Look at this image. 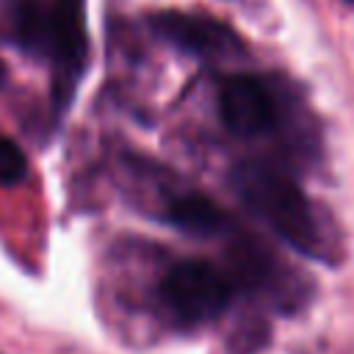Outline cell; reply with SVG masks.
<instances>
[{
    "label": "cell",
    "instance_id": "277c9868",
    "mask_svg": "<svg viewBox=\"0 0 354 354\" xmlns=\"http://www.w3.org/2000/svg\"><path fill=\"white\" fill-rule=\"evenodd\" d=\"M152 28L160 39L196 58H230L243 50L238 33L227 22L207 14L160 11L152 17Z\"/></svg>",
    "mask_w": 354,
    "mask_h": 354
},
{
    "label": "cell",
    "instance_id": "8992f818",
    "mask_svg": "<svg viewBox=\"0 0 354 354\" xmlns=\"http://www.w3.org/2000/svg\"><path fill=\"white\" fill-rule=\"evenodd\" d=\"M166 218L191 235H216L232 227L224 207L205 194H183L166 205Z\"/></svg>",
    "mask_w": 354,
    "mask_h": 354
},
{
    "label": "cell",
    "instance_id": "6da1fadb",
    "mask_svg": "<svg viewBox=\"0 0 354 354\" xmlns=\"http://www.w3.org/2000/svg\"><path fill=\"white\" fill-rule=\"evenodd\" d=\"M232 188L241 202L288 246L307 257H329V232L324 230L307 194L288 171L266 160H243L232 169Z\"/></svg>",
    "mask_w": 354,
    "mask_h": 354
},
{
    "label": "cell",
    "instance_id": "7a4b0ae2",
    "mask_svg": "<svg viewBox=\"0 0 354 354\" xmlns=\"http://www.w3.org/2000/svg\"><path fill=\"white\" fill-rule=\"evenodd\" d=\"M86 33L83 0H25L17 11V39L28 53L47 58L61 105L72 100L88 64Z\"/></svg>",
    "mask_w": 354,
    "mask_h": 354
},
{
    "label": "cell",
    "instance_id": "ba28073f",
    "mask_svg": "<svg viewBox=\"0 0 354 354\" xmlns=\"http://www.w3.org/2000/svg\"><path fill=\"white\" fill-rule=\"evenodd\" d=\"M3 72H6V69H3V64H0V83H3Z\"/></svg>",
    "mask_w": 354,
    "mask_h": 354
},
{
    "label": "cell",
    "instance_id": "5b68a950",
    "mask_svg": "<svg viewBox=\"0 0 354 354\" xmlns=\"http://www.w3.org/2000/svg\"><path fill=\"white\" fill-rule=\"evenodd\" d=\"M218 116L241 138H254L277 124V102L268 86L252 75H232L218 88Z\"/></svg>",
    "mask_w": 354,
    "mask_h": 354
},
{
    "label": "cell",
    "instance_id": "9c48e42d",
    "mask_svg": "<svg viewBox=\"0 0 354 354\" xmlns=\"http://www.w3.org/2000/svg\"><path fill=\"white\" fill-rule=\"evenodd\" d=\"M348 3H354V0H348Z\"/></svg>",
    "mask_w": 354,
    "mask_h": 354
},
{
    "label": "cell",
    "instance_id": "3957f363",
    "mask_svg": "<svg viewBox=\"0 0 354 354\" xmlns=\"http://www.w3.org/2000/svg\"><path fill=\"white\" fill-rule=\"evenodd\" d=\"M235 282L207 260H183L160 282V299L174 321L196 326L218 318L232 299Z\"/></svg>",
    "mask_w": 354,
    "mask_h": 354
},
{
    "label": "cell",
    "instance_id": "52a82bcc",
    "mask_svg": "<svg viewBox=\"0 0 354 354\" xmlns=\"http://www.w3.org/2000/svg\"><path fill=\"white\" fill-rule=\"evenodd\" d=\"M28 174L25 152L6 136H0V185H17Z\"/></svg>",
    "mask_w": 354,
    "mask_h": 354
}]
</instances>
